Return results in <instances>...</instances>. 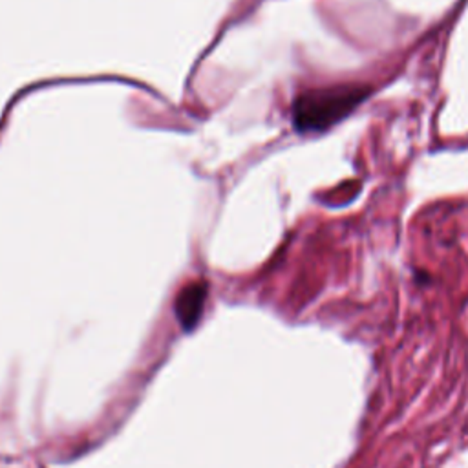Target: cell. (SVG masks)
Listing matches in <instances>:
<instances>
[{
  "label": "cell",
  "instance_id": "obj_1",
  "mask_svg": "<svg viewBox=\"0 0 468 468\" xmlns=\"http://www.w3.org/2000/svg\"><path fill=\"white\" fill-rule=\"evenodd\" d=\"M368 94L366 85H333L307 90L293 103V125L302 134L324 132L346 120Z\"/></svg>",
  "mask_w": 468,
  "mask_h": 468
},
{
  "label": "cell",
  "instance_id": "obj_2",
  "mask_svg": "<svg viewBox=\"0 0 468 468\" xmlns=\"http://www.w3.org/2000/svg\"><path fill=\"white\" fill-rule=\"evenodd\" d=\"M207 302V284L205 282H190L185 286L174 302V311L180 326L185 331H192L198 326Z\"/></svg>",
  "mask_w": 468,
  "mask_h": 468
}]
</instances>
